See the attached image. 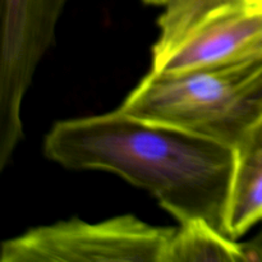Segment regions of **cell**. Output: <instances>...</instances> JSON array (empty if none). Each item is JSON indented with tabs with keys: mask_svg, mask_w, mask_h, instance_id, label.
<instances>
[{
	"mask_svg": "<svg viewBox=\"0 0 262 262\" xmlns=\"http://www.w3.org/2000/svg\"><path fill=\"white\" fill-rule=\"evenodd\" d=\"M43 152L71 170L117 174L152 194L179 224L205 220L227 233L234 148L117 107L55 123Z\"/></svg>",
	"mask_w": 262,
	"mask_h": 262,
	"instance_id": "6da1fadb",
	"label": "cell"
},
{
	"mask_svg": "<svg viewBox=\"0 0 262 262\" xmlns=\"http://www.w3.org/2000/svg\"><path fill=\"white\" fill-rule=\"evenodd\" d=\"M118 109L234 148L262 118V56L182 73L148 72Z\"/></svg>",
	"mask_w": 262,
	"mask_h": 262,
	"instance_id": "7a4b0ae2",
	"label": "cell"
},
{
	"mask_svg": "<svg viewBox=\"0 0 262 262\" xmlns=\"http://www.w3.org/2000/svg\"><path fill=\"white\" fill-rule=\"evenodd\" d=\"M150 72L173 74L262 56V0H168Z\"/></svg>",
	"mask_w": 262,
	"mask_h": 262,
	"instance_id": "3957f363",
	"label": "cell"
},
{
	"mask_svg": "<svg viewBox=\"0 0 262 262\" xmlns=\"http://www.w3.org/2000/svg\"><path fill=\"white\" fill-rule=\"evenodd\" d=\"M176 228L133 215L99 223L63 220L32 228L0 247L2 262H163Z\"/></svg>",
	"mask_w": 262,
	"mask_h": 262,
	"instance_id": "277c9868",
	"label": "cell"
},
{
	"mask_svg": "<svg viewBox=\"0 0 262 262\" xmlns=\"http://www.w3.org/2000/svg\"><path fill=\"white\" fill-rule=\"evenodd\" d=\"M69 0H0V163L23 138L22 102Z\"/></svg>",
	"mask_w": 262,
	"mask_h": 262,
	"instance_id": "5b68a950",
	"label": "cell"
},
{
	"mask_svg": "<svg viewBox=\"0 0 262 262\" xmlns=\"http://www.w3.org/2000/svg\"><path fill=\"white\" fill-rule=\"evenodd\" d=\"M262 222V118L234 147L227 233L237 239Z\"/></svg>",
	"mask_w": 262,
	"mask_h": 262,
	"instance_id": "8992f818",
	"label": "cell"
},
{
	"mask_svg": "<svg viewBox=\"0 0 262 262\" xmlns=\"http://www.w3.org/2000/svg\"><path fill=\"white\" fill-rule=\"evenodd\" d=\"M245 261L242 245L205 220H191L176 228L163 262Z\"/></svg>",
	"mask_w": 262,
	"mask_h": 262,
	"instance_id": "52a82bcc",
	"label": "cell"
},
{
	"mask_svg": "<svg viewBox=\"0 0 262 262\" xmlns=\"http://www.w3.org/2000/svg\"><path fill=\"white\" fill-rule=\"evenodd\" d=\"M242 245L245 261H262V232L258 233L250 242Z\"/></svg>",
	"mask_w": 262,
	"mask_h": 262,
	"instance_id": "ba28073f",
	"label": "cell"
},
{
	"mask_svg": "<svg viewBox=\"0 0 262 262\" xmlns=\"http://www.w3.org/2000/svg\"><path fill=\"white\" fill-rule=\"evenodd\" d=\"M142 2L147 3V4H151V5H164L168 0H142Z\"/></svg>",
	"mask_w": 262,
	"mask_h": 262,
	"instance_id": "9c48e42d",
	"label": "cell"
}]
</instances>
